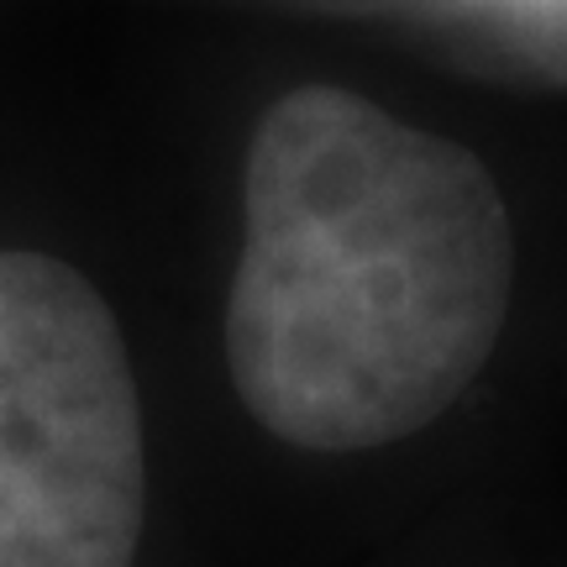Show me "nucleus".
<instances>
[{
  "instance_id": "1",
  "label": "nucleus",
  "mask_w": 567,
  "mask_h": 567,
  "mask_svg": "<svg viewBox=\"0 0 567 567\" xmlns=\"http://www.w3.org/2000/svg\"><path fill=\"white\" fill-rule=\"evenodd\" d=\"M515 231L467 147L305 84L247 147L226 368L305 452H368L446 415L505 331Z\"/></svg>"
},
{
  "instance_id": "2",
  "label": "nucleus",
  "mask_w": 567,
  "mask_h": 567,
  "mask_svg": "<svg viewBox=\"0 0 567 567\" xmlns=\"http://www.w3.org/2000/svg\"><path fill=\"white\" fill-rule=\"evenodd\" d=\"M142 410L105 300L48 252H0V567H132Z\"/></svg>"
}]
</instances>
